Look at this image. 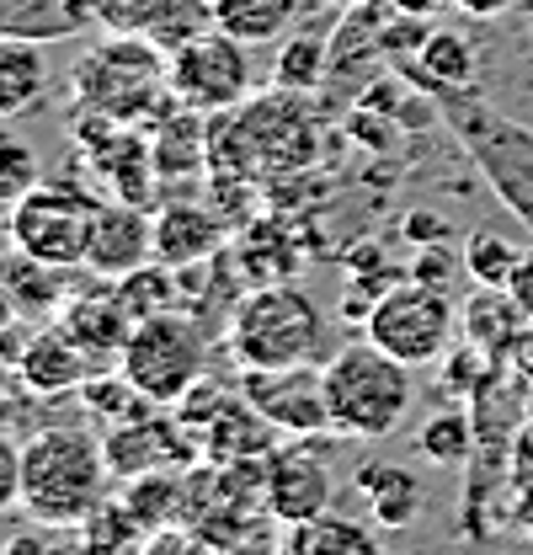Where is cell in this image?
<instances>
[{
    "instance_id": "cell-14",
    "label": "cell",
    "mask_w": 533,
    "mask_h": 555,
    "mask_svg": "<svg viewBox=\"0 0 533 555\" xmlns=\"http://www.w3.org/2000/svg\"><path fill=\"white\" fill-rule=\"evenodd\" d=\"M102 363L86 352V343L54 321V326L32 332V343H27L22 363H16V390H27V396H80V385Z\"/></svg>"
},
{
    "instance_id": "cell-40",
    "label": "cell",
    "mask_w": 533,
    "mask_h": 555,
    "mask_svg": "<svg viewBox=\"0 0 533 555\" xmlns=\"http://www.w3.org/2000/svg\"><path fill=\"white\" fill-rule=\"evenodd\" d=\"M512 379H518V385H533V321L523 326V337L512 347Z\"/></svg>"
},
{
    "instance_id": "cell-12",
    "label": "cell",
    "mask_w": 533,
    "mask_h": 555,
    "mask_svg": "<svg viewBox=\"0 0 533 555\" xmlns=\"http://www.w3.org/2000/svg\"><path fill=\"white\" fill-rule=\"evenodd\" d=\"M240 396L283 433H332L326 416V379L321 363H294V369H240Z\"/></svg>"
},
{
    "instance_id": "cell-22",
    "label": "cell",
    "mask_w": 533,
    "mask_h": 555,
    "mask_svg": "<svg viewBox=\"0 0 533 555\" xmlns=\"http://www.w3.org/2000/svg\"><path fill=\"white\" fill-rule=\"evenodd\" d=\"M358 496L368 502L374 529H405L421 513V481L405 465H358Z\"/></svg>"
},
{
    "instance_id": "cell-28",
    "label": "cell",
    "mask_w": 533,
    "mask_h": 555,
    "mask_svg": "<svg viewBox=\"0 0 533 555\" xmlns=\"http://www.w3.org/2000/svg\"><path fill=\"white\" fill-rule=\"evenodd\" d=\"M474 443H480L474 412H459V406L432 412L421 422V433H416L421 460H432V465H443V470H465L469 460H474Z\"/></svg>"
},
{
    "instance_id": "cell-11",
    "label": "cell",
    "mask_w": 533,
    "mask_h": 555,
    "mask_svg": "<svg viewBox=\"0 0 533 555\" xmlns=\"http://www.w3.org/2000/svg\"><path fill=\"white\" fill-rule=\"evenodd\" d=\"M166 406H144L139 416H123L107 427L102 449H107V470L118 481H133L144 470H193L198 465V443L182 427V416H160Z\"/></svg>"
},
{
    "instance_id": "cell-17",
    "label": "cell",
    "mask_w": 533,
    "mask_h": 555,
    "mask_svg": "<svg viewBox=\"0 0 533 555\" xmlns=\"http://www.w3.org/2000/svg\"><path fill=\"white\" fill-rule=\"evenodd\" d=\"M230 241V224L198 204H166L155 214V262L166 268H193V262H213Z\"/></svg>"
},
{
    "instance_id": "cell-46",
    "label": "cell",
    "mask_w": 533,
    "mask_h": 555,
    "mask_svg": "<svg viewBox=\"0 0 533 555\" xmlns=\"http://www.w3.org/2000/svg\"><path fill=\"white\" fill-rule=\"evenodd\" d=\"M529 422H533V385H529Z\"/></svg>"
},
{
    "instance_id": "cell-7",
    "label": "cell",
    "mask_w": 533,
    "mask_h": 555,
    "mask_svg": "<svg viewBox=\"0 0 533 555\" xmlns=\"http://www.w3.org/2000/svg\"><path fill=\"white\" fill-rule=\"evenodd\" d=\"M443 118L454 124L469 160L485 171L496 198L533 230V134L512 118H496L474 91H443Z\"/></svg>"
},
{
    "instance_id": "cell-35",
    "label": "cell",
    "mask_w": 533,
    "mask_h": 555,
    "mask_svg": "<svg viewBox=\"0 0 533 555\" xmlns=\"http://www.w3.org/2000/svg\"><path fill=\"white\" fill-rule=\"evenodd\" d=\"M139 555H219V551L203 540L193 524H171V529H155V534H144Z\"/></svg>"
},
{
    "instance_id": "cell-32",
    "label": "cell",
    "mask_w": 533,
    "mask_h": 555,
    "mask_svg": "<svg viewBox=\"0 0 533 555\" xmlns=\"http://www.w3.org/2000/svg\"><path fill=\"white\" fill-rule=\"evenodd\" d=\"M38 182H43L38 150L16 134V129H0V208H11L16 198H27Z\"/></svg>"
},
{
    "instance_id": "cell-34",
    "label": "cell",
    "mask_w": 533,
    "mask_h": 555,
    "mask_svg": "<svg viewBox=\"0 0 533 555\" xmlns=\"http://www.w3.org/2000/svg\"><path fill=\"white\" fill-rule=\"evenodd\" d=\"M321 69H326V43L321 38H294L277 60V86L310 91V86H321Z\"/></svg>"
},
{
    "instance_id": "cell-30",
    "label": "cell",
    "mask_w": 533,
    "mask_h": 555,
    "mask_svg": "<svg viewBox=\"0 0 533 555\" xmlns=\"http://www.w3.org/2000/svg\"><path fill=\"white\" fill-rule=\"evenodd\" d=\"M518 257H523V246L518 241H507L502 230H474L465 241V268L474 283H485V288H507L512 283V268H518Z\"/></svg>"
},
{
    "instance_id": "cell-5",
    "label": "cell",
    "mask_w": 533,
    "mask_h": 555,
    "mask_svg": "<svg viewBox=\"0 0 533 555\" xmlns=\"http://www.w3.org/2000/svg\"><path fill=\"white\" fill-rule=\"evenodd\" d=\"M118 369L129 374V385L150 406H166L171 412L208 374V337H203L198 321L182 315V310L144 315V321H133Z\"/></svg>"
},
{
    "instance_id": "cell-41",
    "label": "cell",
    "mask_w": 533,
    "mask_h": 555,
    "mask_svg": "<svg viewBox=\"0 0 533 555\" xmlns=\"http://www.w3.org/2000/svg\"><path fill=\"white\" fill-rule=\"evenodd\" d=\"M405 235H411V241H443L448 224H443V219H427V208H416V214H405Z\"/></svg>"
},
{
    "instance_id": "cell-9",
    "label": "cell",
    "mask_w": 533,
    "mask_h": 555,
    "mask_svg": "<svg viewBox=\"0 0 533 555\" xmlns=\"http://www.w3.org/2000/svg\"><path fill=\"white\" fill-rule=\"evenodd\" d=\"M166 69H171L177 102L203 118H219V113H235L240 102H251V54L219 22H208L187 43H177L166 54Z\"/></svg>"
},
{
    "instance_id": "cell-4",
    "label": "cell",
    "mask_w": 533,
    "mask_h": 555,
    "mask_svg": "<svg viewBox=\"0 0 533 555\" xmlns=\"http://www.w3.org/2000/svg\"><path fill=\"white\" fill-rule=\"evenodd\" d=\"M321 379H326V416H332L336 438L379 443V438L400 433L411 406H416L411 363L390 358L385 347H374L368 337L332 352Z\"/></svg>"
},
{
    "instance_id": "cell-21",
    "label": "cell",
    "mask_w": 533,
    "mask_h": 555,
    "mask_svg": "<svg viewBox=\"0 0 533 555\" xmlns=\"http://www.w3.org/2000/svg\"><path fill=\"white\" fill-rule=\"evenodd\" d=\"M49 80H54V65L38 38H0V124L32 113Z\"/></svg>"
},
{
    "instance_id": "cell-38",
    "label": "cell",
    "mask_w": 533,
    "mask_h": 555,
    "mask_svg": "<svg viewBox=\"0 0 533 555\" xmlns=\"http://www.w3.org/2000/svg\"><path fill=\"white\" fill-rule=\"evenodd\" d=\"M507 294L518 299V310L533 321V246H523V257H518V268H512V283H507Z\"/></svg>"
},
{
    "instance_id": "cell-8",
    "label": "cell",
    "mask_w": 533,
    "mask_h": 555,
    "mask_svg": "<svg viewBox=\"0 0 533 555\" xmlns=\"http://www.w3.org/2000/svg\"><path fill=\"white\" fill-rule=\"evenodd\" d=\"M102 198L86 193L75 177H43L27 198L11 204V246L49 262V268H86L91 251V224Z\"/></svg>"
},
{
    "instance_id": "cell-42",
    "label": "cell",
    "mask_w": 533,
    "mask_h": 555,
    "mask_svg": "<svg viewBox=\"0 0 533 555\" xmlns=\"http://www.w3.org/2000/svg\"><path fill=\"white\" fill-rule=\"evenodd\" d=\"M448 5H459L465 16H480V22H491V16H502V11H512L518 0H448Z\"/></svg>"
},
{
    "instance_id": "cell-18",
    "label": "cell",
    "mask_w": 533,
    "mask_h": 555,
    "mask_svg": "<svg viewBox=\"0 0 533 555\" xmlns=\"http://www.w3.org/2000/svg\"><path fill=\"white\" fill-rule=\"evenodd\" d=\"M523 326H529V315L518 310V299H512L507 288L474 283V294L459 305V343H469L474 352H485V358L502 363V369H512V347L523 337Z\"/></svg>"
},
{
    "instance_id": "cell-15",
    "label": "cell",
    "mask_w": 533,
    "mask_h": 555,
    "mask_svg": "<svg viewBox=\"0 0 533 555\" xmlns=\"http://www.w3.org/2000/svg\"><path fill=\"white\" fill-rule=\"evenodd\" d=\"M96 22L107 33H133L160 43L166 54L213 22L208 0H96Z\"/></svg>"
},
{
    "instance_id": "cell-24",
    "label": "cell",
    "mask_w": 533,
    "mask_h": 555,
    "mask_svg": "<svg viewBox=\"0 0 533 555\" xmlns=\"http://www.w3.org/2000/svg\"><path fill=\"white\" fill-rule=\"evenodd\" d=\"M0 278H5V288H11V299L27 321H43V315L65 310V268H49V262L11 246L0 257Z\"/></svg>"
},
{
    "instance_id": "cell-43",
    "label": "cell",
    "mask_w": 533,
    "mask_h": 555,
    "mask_svg": "<svg viewBox=\"0 0 533 555\" xmlns=\"http://www.w3.org/2000/svg\"><path fill=\"white\" fill-rule=\"evenodd\" d=\"M518 524L533 534V481H523L518 486Z\"/></svg>"
},
{
    "instance_id": "cell-1",
    "label": "cell",
    "mask_w": 533,
    "mask_h": 555,
    "mask_svg": "<svg viewBox=\"0 0 533 555\" xmlns=\"http://www.w3.org/2000/svg\"><path fill=\"white\" fill-rule=\"evenodd\" d=\"M107 449L91 427L49 422L22 443V513L49 529H75L107 502Z\"/></svg>"
},
{
    "instance_id": "cell-45",
    "label": "cell",
    "mask_w": 533,
    "mask_h": 555,
    "mask_svg": "<svg viewBox=\"0 0 533 555\" xmlns=\"http://www.w3.org/2000/svg\"><path fill=\"white\" fill-rule=\"evenodd\" d=\"M0 246H11V208H0Z\"/></svg>"
},
{
    "instance_id": "cell-39",
    "label": "cell",
    "mask_w": 533,
    "mask_h": 555,
    "mask_svg": "<svg viewBox=\"0 0 533 555\" xmlns=\"http://www.w3.org/2000/svg\"><path fill=\"white\" fill-rule=\"evenodd\" d=\"M27 343H32V332H27V315H22V321H11V326L0 332V369H11V374H16V363H22Z\"/></svg>"
},
{
    "instance_id": "cell-27",
    "label": "cell",
    "mask_w": 533,
    "mask_h": 555,
    "mask_svg": "<svg viewBox=\"0 0 533 555\" xmlns=\"http://www.w3.org/2000/svg\"><path fill=\"white\" fill-rule=\"evenodd\" d=\"M480 75V54L465 33L454 27H432L427 43H421V80L427 91H469Z\"/></svg>"
},
{
    "instance_id": "cell-16",
    "label": "cell",
    "mask_w": 533,
    "mask_h": 555,
    "mask_svg": "<svg viewBox=\"0 0 533 555\" xmlns=\"http://www.w3.org/2000/svg\"><path fill=\"white\" fill-rule=\"evenodd\" d=\"M60 326L75 332V337L86 343V352L107 369V363L123 358V343H129V332H133V315L123 310V299H118V283L102 278V288H80V294H69L65 310H60Z\"/></svg>"
},
{
    "instance_id": "cell-36",
    "label": "cell",
    "mask_w": 533,
    "mask_h": 555,
    "mask_svg": "<svg viewBox=\"0 0 533 555\" xmlns=\"http://www.w3.org/2000/svg\"><path fill=\"white\" fill-rule=\"evenodd\" d=\"M22 507V443L0 427V518Z\"/></svg>"
},
{
    "instance_id": "cell-20",
    "label": "cell",
    "mask_w": 533,
    "mask_h": 555,
    "mask_svg": "<svg viewBox=\"0 0 533 555\" xmlns=\"http://www.w3.org/2000/svg\"><path fill=\"white\" fill-rule=\"evenodd\" d=\"M277 555H385V540L363 518H347V513L326 507L304 524H288Z\"/></svg>"
},
{
    "instance_id": "cell-37",
    "label": "cell",
    "mask_w": 533,
    "mask_h": 555,
    "mask_svg": "<svg viewBox=\"0 0 533 555\" xmlns=\"http://www.w3.org/2000/svg\"><path fill=\"white\" fill-rule=\"evenodd\" d=\"M0 555H69V540L65 529H49V524H32V529H16Z\"/></svg>"
},
{
    "instance_id": "cell-31",
    "label": "cell",
    "mask_w": 533,
    "mask_h": 555,
    "mask_svg": "<svg viewBox=\"0 0 533 555\" xmlns=\"http://www.w3.org/2000/svg\"><path fill=\"white\" fill-rule=\"evenodd\" d=\"M80 406H86L91 416H107V427H113V422H123V416H139L150 401L133 390L123 369H113V374H107V369H96V374L80 385Z\"/></svg>"
},
{
    "instance_id": "cell-6",
    "label": "cell",
    "mask_w": 533,
    "mask_h": 555,
    "mask_svg": "<svg viewBox=\"0 0 533 555\" xmlns=\"http://www.w3.org/2000/svg\"><path fill=\"white\" fill-rule=\"evenodd\" d=\"M363 337L374 347H385L400 363H411V369L443 363L448 347L459 343V305H454V294H443L432 283L400 278L368 305Z\"/></svg>"
},
{
    "instance_id": "cell-26",
    "label": "cell",
    "mask_w": 533,
    "mask_h": 555,
    "mask_svg": "<svg viewBox=\"0 0 533 555\" xmlns=\"http://www.w3.org/2000/svg\"><path fill=\"white\" fill-rule=\"evenodd\" d=\"M304 0H213V22L240 38L246 49L251 43H277L294 22H299Z\"/></svg>"
},
{
    "instance_id": "cell-2",
    "label": "cell",
    "mask_w": 533,
    "mask_h": 555,
    "mask_svg": "<svg viewBox=\"0 0 533 555\" xmlns=\"http://www.w3.org/2000/svg\"><path fill=\"white\" fill-rule=\"evenodd\" d=\"M69 96L75 113H102L113 124H133V129H155L177 102L171 91V69H166V49L133 33H107L102 43H91L75 75H69Z\"/></svg>"
},
{
    "instance_id": "cell-25",
    "label": "cell",
    "mask_w": 533,
    "mask_h": 555,
    "mask_svg": "<svg viewBox=\"0 0 533 555\" xmlns=\"http://www.w3.org/2000/svg\"><path fill=\"white\" fill-rule=\"evenodd\" d=\"M144 534H150V529L133 518L123 502H102V507L86 513L75 529H65L69 555H139Z\"/></svg>"
},
{
    "instance_id": "cell-3",
    "label": "cell",
    "mask_w": 533,
    "mask_h": 555,
    "mask_svg": "<svg viewBox=\"0 0 533 555\" xmlns=\"http://www.w3.org/2000/svg\"><path fill=\"white\" fill-rule=\"evenodd\" d=\"M326 332H332L326 310L299 283H257L251 294L235 299L224 321V352L235 358V369L321 363Z\"/></svg>"
},
{
    "instance_id": "cell-10",
    "label": "cell",
    "mask_w": 533,
    "mask_h": 555,
    "mask_svg": "<svg viewBox=\"0 0 533 555\" xmlns=\"http://www.w3.org/2000/svg\"><path fill=\"white\" fill-rule=\"evenodd\" d=\"M266 476V507L272 518L288 529V524H304L315 513L332 507V449L321 443V433H299V438H283L272 454L262 460Z\"/></svg>"
},
{
    "instance_id": "cell-33",
    "label": "cell",
    "mask_w": 533,
    "mask_h": 555,
    "mask_svg": "<svg viewBox=\"0 0 533 555\" xmlns=\"http://www.w3.org/2000/svg\"><path fill=\"white\" fill-rule=\"evenodd\" d=\"M465 251H454V241L443 235V241H421L416 246V257H411V268L405 278H416V283H432V288H443V294H454V283L465 278Z\"/></svg>"
},
{
    "instance_id": "cell-13",
    "label": "cell",
    "mask_w": 533,
    "mask_h": 555,
    "mask_svg": "<svg viewBox=\"0 0 533 555\" xmlns=\"http://www.w3.org/2000/svg\"><path fill=\"white\" fill-rule=\"evenodd\" d=\"M144 262H155V214L144 204L107 198L96 208V224H91L86 268L96 278H123L133 268H144Z\"/></svg>"
},
{
    "instance_id": "cell-19",
    "label": "cell",
    "mask_w": 533,
    "mask_h": 555,
    "mask_svg": "<svg viewBox=\"0 0 533 555\" xmlns=\"http://www.w3.org/2000/svg\"><path fill=\"white\" fill-rule=\"evenodd\" d=\"M150 155H155V177L160 182H187L208 171V124L193 107H171L155 129H150Z\"/></svg>"
},
{
    "instance_id": "cell-47",
    "label": "cell",
    "mask_w": 533,
    "mask_h": 555,
    "mask_svg": "<svg viewBox=\"0 0 533 555\" xmlns=\"http://www.w3.org/2000/svg\"><path fill=\"white\" fill-rule=\"evenodd\" d=\"M208 5H213V0H208Z\"/></svg>"
},
{
    "instance_id": "cell-23",
    "label": "cell",
    "mask_w": 533,
    "mask_h": 555,
    "mask_svg": "<svg viewBox=\"0 0 533 555\" xmlns=\"http://www.w3.org/2000/svg\"><path fill=\"white\" fill-rule=\"evenodd\" d=\"M187 470H144L123 486V507L155 534V529H171V524H187Z\"/></svg>"
},
{
    "instance_id": "cell-44",
    "label": "cell",
    "mask_w": 533,
    "mask_h": 555,
    "mask_svg": "<svg viewBox=\"0 0 533 555\" xmlns=\"http://www.w3.org/2000/svg\"><path fill=\"white\" fill-rule=\"evenodd\" d=\"M11 321H22V310H16V299H11V288H5V278H0V332H5Z\"/></svg>"
},
{
    "instance_id": "cell-29",
    "label": "cell",
    "mask_w": 533,
    "mask_h": 555,
    "mask_svg": "<svg viewBox=\"0 0 533 555\" xmlns=\"http://www.w3.org/2000/svg\"><path fill=\"white\" fill-rule=\"evenodd\" d=\"M177 268H166V262H144V268H133V273L113 278L118 283V299H123V310H129L133 321H144V315H160V310H177Z\"/></svg>"
}]
</instances>
